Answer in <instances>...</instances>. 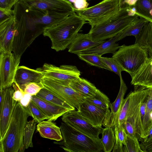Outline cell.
Returning a JSON list of instances; mask_svg holds the SVG:
<instances>
[{"mask_svg": "<svg viewBox=\"0 0 152 152\" xmlns=\"http://www.w3.org/2000/svg\"><path fill=\"white\" fill-rule=\"evenodd\" d=\"M31 100L49 117L47 120L54 121L71 109L57 105L45 101L36 95L31 97Z\"/></svg>", "mask_w": 152, "mask_h": 152, "instance_id": "19", "label": "cell"}, {"mask_svg": "<svg viewBox=\"0 0 152 152\" xmlns=\"http://www.w3.org/2000/svg\"><path fill=\"white\" fill-rule=\"evenodd\" d=\"M147 20L139 18L134 20L121 32L118 34V41L129 36H133L136 38L140 34L143 27L148 23Z\"/></svg>", "mask_w": 152, "mask_h": 152, "instance_id": "25", "label": "cell"}, {"mask_svg": "<svg viewBox=\"0 0 152 152\" xmlns=\"http://www.w3.org/2000/svg\"><path fill=\"white\" fill-rule=\"evenodd\" d=\"M20 60L11 52L0 53V89L12 86Z\"/></svg>", "mask_w": 152, "mask_h": 152, "instance_id": "11", "label": "cell"}, {"mask_svg": "<svg viewBox=\"0 0 152 152\" xmlns=\"http://www.w3.org/2000/svg\"><path fill=\"white\" fill-rule=\"evenodd\" d=\"M12 86L14 89L13 99L17 102H19L23 97L25 93L15 81L13 83Z\"/></svg>", "mask_w": 152, "mask_h": 152, "instance_id": "39", "label": "cell"}, {"mask_svg": "<svg viewBox=\"0 0 152 152\" xmlns=\"http://www.w3.org/2000/svg\"><path fill=\"white\" fill-rule=\"evenodd\" d=\"M28 7L51 15H70L75 12L74 7L68 0H20Z\"/></svg>", "mask_w": 152, "mask_h": 152, "instance_id": "10", "label": "cell"}, {"mask_svg": "<svg viewBox=\"0 0 152 152\" xmlns=\"http://www.w3.org/2000/svg\"><path fill=\"white\" fill-rule=\"evenodd\" d=\"M118 34L96 46L83 51L80 53H96L101 55L108 53L113 54L120 47L118 44L116 43L118 41Z\"/></svg>", "mask_w": 152, "mask_h": 152, "instance_id": "24", "label": "cell"}, {"mask_svg": "<svg viewBox=\"0 0 152 152\" xmlns=\"http://www.w3.org/2000/svg\"><path fill=\"white\" fill-rule=\"evenodd\" d=\"M15 3V0H0V8L11 9Z\"/></svg>", "mask_w": 152, "mask_h": 152, "instance_id": "42", "label": "cell"}, {"mask_svg": "<svg viewBox=\"0 0 152 152\" xmlns=\"http://www.w3.org/2000/svg\"><path fill=\"white\" fill-rule=\"evenodd\" d=\"M41 82L45 88L77 109L80 104L85 102V97L69 85L45 77H43Z\"/></svg>", "mask_w": 152, "mask_h": 152, "instance_id": "9", "label": "cell"}, {"mask_svg": "<svg viewBox=\"0 0 152 152\" xmlns=\"http://www.w3.org/2000/svg\"><path fill=\"white\" fill-rule=\"evenodd\" d=\"M5 96L3 106L0 109V140L8 128L14 108L17 102L14 100V89L12 86L5 88Z\"/></svg>", "mask_w": 152, "mask_h": 152, "instance_id": "15", "label": "cell"}, {"mask_svg": "<svg viewBox=\"0 0 152 152\" xmlns=\"http://www.w3.org/2000/svg\"><path fill=\"white\" fill-rule=\"evenodd\" d=\"M152 112V88L148 96L145 116L142 126L141 135L139 141L146 138L152 128V120L150 114Z\"/></svg>", "mask_w": 152, "mask_h": 152, "instance_id": "28", "label": "cell"}, {"mask_svg": "<svg viewBox=\"0 0 152 152\" xmlns=\"http://www.w3.org/2000/svg\"><path fill=\"white\" fill-rule=\"evenodd\" d=\"M15 29L14 16L0 23V53L12 51Z\"/></svg>", "mask_w": 152, "mask_h": 152, "instance_id": "16", "label": "cell"}, {"mask_svg": "<svg viewBox=\"0 0 152 152\" xmlns=\"http://www.w3.org/2000/svg\"><path fill=\"white\" fill-rule=\"evenodd\" d=\"M129 6L121 8L116 14L93 26L88 33L91 39L102 42L114 37L121 32L134 20L139 18L137 15H129Z\"/></svg>", "mask_w": 152, "mask_h": 152, "instance_id": "5", "label": "cell"}, {"mask_svg": "<svg viewBox=\"0 0 152 152\" xmlns=\"http://www.w3.org/2000/svg\"><path fill=\"white\" fill-rule=\"evenodd\" d=\"M125 0H121V8H123L124 6V4Z\"/></svg>", "mask_w": 152, "mask_h": 152, "instance_id": "47", "label": "cell"}, {"mask_svg": "<svg viewBox=\"0 0 152 152\" xmlns=\"http://www.w3.org/2000/svg\"><path fill=\"white\" fill-rule=\"evenodd\" d=\"M77 55L80 59L91 66L111 71L110 68L101 60L102 55H100L96 53H80Z\"/></svg>", "mask_w": 152, "mask_h": 152, "instance_id": "32", "label": "cell"}, {"mask_svg": "<svg viewBox=\"0 0 152 152\" xmlns=\"http://www.w3.org/2000/svg\"><path fill=\"white\" fill-rule=\"evenodd\" d=\"M135 43L146 49L152 55V22H149L143 27Z\"/></svg>", "mask_w": 152, "mask_h": 152, "instance_id": "26", "label": "cell"}, {"mask_svg": "<svg viewBox=\"0 0 152 152\" xmlns=\"http://www.w3.org/2000/svg\"><path fill=\"white\" fill-rule=\"evenodd\" d=\"M123 152H143L141 150L137 137L127 134L126 144L124 145Z\"/></svg>", "mask_w": 152, "mask_h": 152, "instance_id": "36", "label": "cell"}, {"mask_svg": "<svg viewBox=\"0 0 152 152\" xmlns=\"http://www.w3.org/2000/svg\"><path fill=\"white\" fill-rule=\"evenodd\" d=\"M86 21L76 13L63 20L49 26L43 33L51 42V48L58 52L68 47Z\"/></svg>", "mask_w": 152, "mask_h": 152, "instance_id": "2", "label": "cell"}, {"mask_svg": "<svg viewBox=\"0 0 152 152\" xmlns=\"http://www.w3.org/2000/svg\"><path fill=\"white\" fill-rule=\"evenodd\" d=\"M31 97L30 94L25 93L23 97L19 102L22 106L26 107L31 100Z\"/></svg>", "mask_w": 152, "mask_h": 152, "instance_id": "44", "label": "cell"}, {"mask_svg": "<svg viewBox=\"0 0 152 152\" xmlns=\"http://www.w3.org/2000/svg\"><path fill=\"white\" fill-rule=\"evenodd\" d=\"M37 123L38 122L37 121L33 119L28 121L26 125L23 138V146L25 150L33 146L32 139L36 125Z\"/></svg>", "mask_w": 152, "mask_h": 152, "instance_id": "34", "label": "cell"}, {"mask_svg": "<svg viewBox=\"0 0 152 152\" xmlns=\"http://www.w3.org/2000/svg\"><path fill=\"white\" fill-rule=\"evenodd\" d=\"M136 15L152 22L150 12L152 10V0H138L134 6Z\"/></svg>", "mask_w": 152, "mask_h": 152, "instance_id": "30", "label": "cell"}, {"mask_svg": "<svg viewBox=\"0 0 152 152\" xmlns=\"http://www.w3.org/2000/svg\"><path fill=\"white\" fill-rule=\"evenodd\" d=\"M60 128L62 140L54 142L65 151L70 152H100L103 151L100 140L94 139L69 124L61 122Z\"/></svg>", "mask_w": 152, "mask_h": 152, "instance_id": "4", "label": "cell"}, {"mask_svg": "<svg viewBox=\"0 0 152 152\" xmlns=\"http://www.w3.org/2000/svg\"><path fill=\"white\" fill-rule=\"evenodd\" d=\"M101 60L110 68L111 71L118 75L120 78L122 77L121 72L123 71L122 67L117 61L112 57L107 58L101 57Z\"/></svg>", "mask_w": 152, "mask_h": 152, "instance_id": "37", "label": "cell"}, {"mask_svg": "<svg viewBox=\"0 0 152 152\" xmlns=\"http://www.w3.org/2000/svg\"><path fill=\"white\" fill-rule=\"evenodd\" d=\"M37 131L43 138L57 141L63 139L60 127L52 121L43 120L38 123L37 126Z\"/></svg>", "mask_w": 152, "mask_h": 152, "instance_id": "22", "label": "cell"}, {"mask_svg": "<svg viewBox=\"0 0 152 152\" xmlns=\"http://www.w3.org/2000/svg\"><path fill=\"white\" fill-rule=\"evenodd\" d=\"M13 10L15 29L12 52L20 59L26 49L43 33L45 28L69 16L50 15L29 7L19 1L15 4Z\"/></svg>", "mask_w": 152, "mask_h": 152, "instance_id": "1", "label": "cell"}, {"mask_svg": "<svg viewBox=\"0 0 152 152\" xmlns=\"http://www.w3.org/2000/svg\"><path fill=\"white\" fill-rule=\"evenodd\" d=\"M87 1H90V0H87Z\"/></svg>", "mask_w": 152, "mask_h": 152, "instance_id": "50", "label": "cell"}, {"mask_svg": "<svg viewBox=\"0 0 152 152\" xmlns=\"http://www.w3.org/2000/svg\"><path fill=\"white\" fill-rule=\"evenodd\" d=\"M115 142L113 152H123V145L126 144L127 134L124 127L122 125L114 127Z\"/></svg>", "mask_w": 152, "mask_h": 152, "instance_id": "33", "label": "cell"}, {"mask_svg": "<svg viewBox=\"0 0 152 152\" xmlns=\"http://www.w3.org/2000/svg\"><path fill=\"white\" fill-rule=\"evenodd\" d=\"M85 101L103 109H109L110 103L108 97L98 89L94 96L85 97Z\"/></svg>", "mask_w": 152, "mask_h": 152, "instance_id": "31", "label": "cell"}, {"mask_svg": "<svg viewBox=\"0 0 152 152\" xmlns=\"http://www.w3.org/2000/svg\"><path fill=\"white\" fill-rule=\"evenodd\" d=\"M68 85L85 97L94 96L97 88L94 84L87 80L80 77L70 82Z\"/></svg>", "mask_w": 152, "mask_h": 152, "instance_id": "23", "label": "cell"}, {"mask_svg": "<svg viewBox=\"0 0 152 152\" xmlns=\"http://www.w3.org/2000/svg\"><path fill=\"white\" fill-rule=\"evenodd\" d=\"M77 110L86 120L96 127L104 126L110 112L109 109H102L86 101Z\"/></svg>", "mask_w": 152, "mask_h": 152, "instance_id": "14", "label": "cell"}, {"mask_svg": "<svg viewBox=\"0 0 152 152\" xmlns=\"http://www.w3.org/2000/svg\"><path fill=\"white\" fill-rule=\"evenodd\" d=\"M6 89L5 88L0 89V109L3 106L5 96Z\"/></svg>", "mask_w": 152, "mask_h": 152, "instance_id": "45", "label": "cell"}, {"mask_svg": "<svg viewBox=\"0 0 152 152\" xmlns=\"http://www.w3.org/2000/svg\"><path fill=\"white\" fill-rule=\"evenodd\" d=\"M102 134L100 140L103 151L104 152H111L115 142L114 131L112 127H106L103 128Z\"/></svg>", "mask_w": 152, "mask_h": 152, "instance_id": "29", "label": "cell"}, {"mask_svg": "<svg viewBox=\"0 0 152 152\" xmlns=\"http://www.w3.org/2000/svg\"><path fill=\"white\" fill-rule=\"evenodd\" d=\"M63 122L68 124L80 132L95 140H99V136L103 128L93 126L80 115L79 111L71 110L62 115Z\"/></svg>", "mask_w": 152, "mask_h": 152, "instance_id": "13", "label": "cell"}, {"mask_svg": "<svg viewBox=\"0 0 152 152\" xmlns=\"http://www.w3.org/2000/svg\"><path fill=\"white\" fill-rule=\"evenodd\" d=\"M44 87L42 82H31L25 85L23 91L31 96H36Z\"/></svg>", "mask_w": 152, "mask_h": 152, "instance_id": "38", "label": "cell"}, {"mask_svg": "<svg viewBox=\"0 0 152 152\" xmlns=\"http://www.w3.org/2000/svg\"><path fill=\"white\" fill-rule=\"evenodd\" d=\"M13 14V10L0 8V23L12 17Z\"/></svg>", "mask_w": 152, "mask_h": 152, "instance_id": "40", "label": "cell"}, {"mask_svg": "<svg viewBox=\"0 0 152 152\" xmlns=\"http://www.w3.org/2000/svg\"><path fill=\"white\" fill-rule=\"evenodd\" d=\"M148 50L138 44L120 46L113 54L115 59L125 71L133 77L148 58Z\"/></svg>", "mask_w": 152, "mask_h": 152, "instance_id": "6", "label": "cell"}, {"mask_svg": "<svg viewBox=\"0 0 152 152\" xmlns=\"http://www.w3.org/2000/svg\"><path fill=\"white\" fill-rule=\"evenodd\" d=\"M120 86L117 97L115 101L110 103L109 108L111 111L104 127L110 126L113 127L115 125L118 114L122 106L127 87L122 77L120 78Z\"/></svg>", "mask_w": 152, "mask_h": 152, "instance_id": "20", "label": "cell"}, {"mask_svg": "<svg viewBox=\"0 0 152 152\" xmlns=\"http://www.w3.org/2000/svg\"><path fill=\"white\" fill-rule=\"evenodd\" d=\"M138 0H125L124 2L123 7L127 6H134Z\"/></svg>", "mask_w": 152, "mask_h": 152, "instance_id": "46", "label": "cell"}, {"mask_svg": "<svg viewBox=\"0 0 152 152\" xmlns=\"http://www.w3.org/2000/svg\"><path fill=\"white\" fill-rule=\"evenodd\" d=\"M105 41L95 42L91 39L88 33H78L69 46L68 52L77 55L83 51L95 47Z\"/></svg>", "mask_w": 152, "mask_h": 152, "instance_id": "21", "label": "cell"}, {"mask_svg": "<svg viewBox=\"0 0 152 152\" xmlns=\"http://www.w3.org/2000/svg\"><path fill=\"white\" fill-rule=\"evenodd\" d=\"M29 116L19 102L14 108L7 130L0 140L1 152H23V134Z\"/></svg>", "mask_w": 152, "mask_h": 152, "instance_id": "3", "label": "cell"}, {"mask_svg": "<svg viewBox=\"0 0 152 152\" xmlns=\"http://www.w3.org/2000/svg\"><path fill=\"white\" fill-rule=\"evenodd\" d=\"M140 145L143 152H152V141L148 142H141Z\"/></svg>", "mask_w": 152, "mask_h": 152, "instance_id": "43", "label": "cell"}, {"mask_svg": "<svg viewBox=\"0 0 152 152\" xmlns=\"http://www.w3.org/2000/svg\"><path fill=\"white\" fill-rule=\"evenodd\" d=\"M87 0H76L74 3V8L77 10H81L88 8L89 4Z\"/></svg>", "mask_w": 152, "mask_h": 152, "instance_id": "41", "label": "cell"}, {"mask_svg": "<svg viewBox=\"0 0 152 152\" xmlns=\"http://www.w3.org/2000/svg\"><path fill=\"white\" fill-rule=\"evenodd\" d=\"M30 116L39 123L44 120L49 119V117L31 100L28 105L24 107Z\"/></svg>", "mask_w": 152, "mask_h": 152, "instance_id": "35", "label": "cell"}, {"mask_svg": "<svg viewBox=\"0 0 152 152\" xmlns=\"http://www.w3.org/2000/svg\"><path fill=\"white\" fill-rule=\"evenodd\" d=\"M20 0H15L16 3L18 2Z\"/></svg>", "mask_w": 152, "mask_h": 152, "instance_id": "49", "label": "cell"}, {"mask_svg": "<svg viewBox=\"0 0 152 152\" xmlns=\"http://www.w3.org/2000/svg\"><path fill=\"white\" fill-rule=\"evenodd\" d=\"M41 69L45 77L56 80L67 85L80 75V71L76 66L73 65H62L58 67L45 63Z\"/></svg>", "mask_w": 152, "mask_h": 152, "instance_id": "12", "label": "cell"}, {"mask_svg": "<svg viewBox=\"0 0 152 152\" xmlns=\"http://www.w3.org/2000/svg\"><path fill=\"white\" fill-rule=\"evenodd\" d=\"M121 9V0H103L86 9L74 8V11L92 27L113 16Z\"/></svg>", "mask_w": 152, "mask_h": 152, "instance_id": "8", "label": "cell"}, {"mask_svg": "<svg viewBox=\"0 0 152 152\" xmlns=\"http://www.w3.org/2000/svg\"><path fill=\"white\" fill-rule=\"evenodd\" d=\"M132 79L131 83L132 85L152 88V55Z\"/></svg>", "mask_w": 152, "mask_h": 152, "instance_id": "18", "label": "cell"}, {"mask_svg": "<svg viewBox=\"0 0 152 152\" xmlns=\"http://www.w3.org/2000/svg\"><path fill=\"white\" fill-rule=\"evenodd\" d=\"M140 87L138 88L137 86L129 93L130 100L124 124L127 134L133 137H137L138 135L140 138L141 135L140 106L151 89Z\"/></svg>", "mask_w": 152, "mask_h": 152, "instance_id": "7", "label": "cell"}, {"mask_svg": "<svg viewBox=\"0 0 152 152\" xmlns=\"http://www.w3.org/2000/svg\"><path fill=\"white\" fill-rule=\"evenodd\" d=\"M38 98L52 104L66 108L75 109L63 99L45 88H42L36 95Z\"/></svg>", "mask_w": 152, "mask_h": 152, "instance_id": "27", "label": "cell"}, {"mask_svg": "<svg viewBox=\"0 0 152 152\" xmlns=\"http://www.w3.org/2000/svg\"><path fill=\"white\" fill-rule=\"evenodd\" d=\"M44 77V73L41 68L34 69L23 66H19L15 81L23 91L25 85L31 82H41Z\"/></svg>", "mask_w": 152, "mask_h": 152, "instance_id": "17", "label": "cell"}, {"mask_svg": "<svg viewBox=\"0 0 152 152\" xmlns=\"http://www.w3.org/2000/svg\"><path fill=\"white\" fill-rule=\"evenodd\" d=\"M71 3H74L76 0H68Z\"/></svg>", "mask_w": 152, "mask_h": 152, "instance_id": "48", "label": "cell"}]
</instances>
